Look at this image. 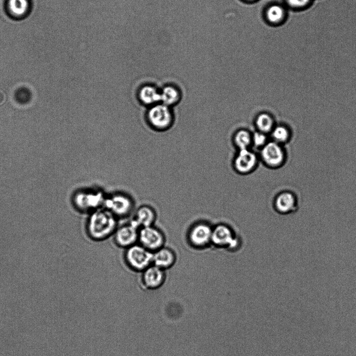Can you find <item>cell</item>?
<instances>
[{
    "label": "cell",
    "instance_id": "25",
    "mask_svg": "<svg viewBox=\"0 0 356 356\" xmlns=\"http://www.w3.org/2000/svg\"><path fill=\"white\" fill-rule=\"evenodd\" d=\"M246 1L253 2V1H255V0H246Z\"/></svg>",
    "mask_w": 356,
    "mask_h": 356
},
{
    "label": "cell",
    "instance_id": "22",
    "mask_svg": "<svg viewBox=\"0 0 356 356\" xmlns=\"http://www.w3.org/2000/svg\"><path fill=\"white\" fill-rule=\"evenodd\" d=\"M265 16L267 20L272 24L280 22L283 19L284 11L280 6L274 5L266 10Z\"/></svg>",
    "mask_w": 356,
    "mask_h": 356
},
{
    "label": "cell",
    "instance_id": "16",
    "mask_svg": "<svg viewBox=\"0 0 356 356\" xmlns=\"http://www.w3.org/2000/svg\"><path fill=\"white\" fill-rule=\"evenodd\" d=\"M156 218V212L153 208L148 205H143L137 209L132 221L140 229L154 225Z\"/></svg>",
    "mask_w": 356,
    "mask_h": 356
},
{
    "label": "cell",
    "instance_id": "10",
    "mask_svg": "<svg viewBox=\"0 0 356 356\" xmlns=\"http://www.w3.org/2000/svg\"><path fill=\"white\" fill-rule=\"evenodd\" d=\"M259 157L251 149L238 150L234 161L235 171L246 175L254 171L258 166Z\"/></svg>",
    "mask_w": 356,
    "mask_h": 356
},
{
    "label": "cell",
    "instance_id": "21",
    "mask_svg": "<svg viewBox=\"0 0 356 356\" xmlns=\"http://www.w3.org/2000/svg\"><path fill=\"white\" fill-rule=\"evenodd\" d=\"M234 144L238 150L251 149L253 146V134L245 129H240L234 134Z\"/></svg>",
    "mask_w": 356,
    "mask_h": 356
},
{
    "label": "cell",
    "instance_id": "18",
    "mask_svg": "<svg viewBox=\"0 0 356 356\" xmlns=\"http://www.w3.org/2000/svg\"><path fill=\"white\" fill-rule=\"evenodd\" d=\"M272 140L282 145L289 144L292 139V129L286 124H280L276 125L270 133Z\"/></svg>",
    "mask_w": 356,
    "mask_h": 356
},
{
    "label": "cell",
    "instance_id": "9",
    "mask_svg": "<svg viewBox=\"0 0 356 356\" xmlns=\"http://www.w3.org/2000/svg\"><path fill=\"white\" fill-rule=\"evenodd\" d=\"M165 241L164 233L154 225L142 227L139 230V244L152 253L164 246Z\"/></svg>",
    "mask_w": 356,
    "mask_h": 356
},
{
    "label": "cell",
    "instance_id": "15",
    "mask_svg": "<svg viewBox=\"0 0 356 356\" xmlns=\"http://www.w3.org/2000/svg\"><path fill=\"white\" fill-rule=\"evenodd\" d=\"M176 260L175 253L165 246L153 253V264L165 271L174 265Z\"/></svg>",
    "mask_w": 356,
    "mask_h": 356
},
{
    "label": "cell",
    "instance_id": "8",
    "mask_svg": "<svg viewBox=\"0 0 356 356\" xmlns=\"http://www.w3.org/2000/svg\"><path fill=\"white\" fill-rule=\"evenodd\" d=\"M134 203L129 196L122 194H115L106 198L103 208L109 210L117 218H124L130 215L133 210Z\"/></svg>",
    "mask_w": 356,
    "mask_h": 356
},
{
    "label": "cell",
    "instance_id": "12",
    "mask_svg": "<svg viewBox=\"0 0 356 356\" xmlns=\"http://www.w3.org/2000/svg\"><path fill=\"white\" fill-rule=\"evenodd\" d=\"M139 228L133 222L117 228L114 234L115 241L120 247L128 248L138 240Z\"/></svg>",
    "mask_w": 356,
    "mask_h": 356
},
{
    "label": "cell",
    "instance_id": "5",
    "mask_svg": "<svg viewBox=\"0 0 356 356\" xmlns=\"http://www.w3.org/2000/svg\"><path fill=\"white\" fill-rule=\"evenodd\" d=\"M240 242L234 230L225 224L213 226L211 245L218 248L234 252L238 248Z\"/></svg>",
    "mask_w": 356,
    "mask_h": 356
},
{
    "label": "cell",
    "instance_id": "11",
    "mask_svg": "<svg viewBox=\"0 0 356 356\" xmlns=\"http://www.w3.org/2000/svg\"><path fill=\"white\" fill-rule=\"evenodd\" d=\"M275 210L281 215H288L295 212L298 208L297 195L293 191L286 190L279 192L274 202Z\"/></svg>",
    "mask_w": 356,
    "mask_h": 356
},
{
    "label": "cell",
    "instance_id": "3",
    "mask_svg": "<svg viewBox=\"0 0 356 356\" xmlns=\"http://www.w3.org/2000/svg\"><path fill=\"white\" fill-rule=\"evenodd\" d=\"M212 229L213 226L204 221L194 223L188 231L189 244L198 250H203L211 245Z\"/></svg>",
    "mask_w": 356,
    "mask_h": 356
},
{
    "label": "cell",
    "instance_id": "14",
    "mask_svg": "<svg viewBox=\"0 0 356 356\" xmlns=\"http://www.w3.org/2000/svg\"><path fill=\"white\" fill-rule=\"evenodd\" d=\"M137 97L142 104L150 108L161 102V90L153 84H146L139 89Z\"/></svg>",
    "mask_w": 356,
    "mask_h": 356
},
{
    "label": "cell",
    "instance_id": "24",
    "mask_svg": "<svg viewBox=\"0 0 356 356\" xmlns=\"http://www.w3.org/2000/svg\"><path fill=\"white\" fill-rule=\"evenodd\" d=\"M289 4L295 8H301L307 5L310 0H287Z\"/></svg>",
    "mask_w": 356,
    "mask_h": 356
},
{
    "label": "cell",
    "instance_id": "6",
    "mask_svg": "<svg viewBox=\"0 0 356 356\" xmlns=\"http://www.w3.org/2000/svg\"><path fill=\"white\" fill-rule=\"evenodd\" d=\"M153 253L140 244L127 248L125 260L130 268L135 271L143 272L153 265Z\"/></svg>",
    "mask_w": 356,
    "mask_h": 356
},
{
    "label": "cell",
    "instance_id": "1",
    "mask_svg": "<svg viewBox=\"0 0 356 356\" xmlns=\"http://www.w3.org/2000/svg\"><path fill=\"white\" fill-rule=\"evenodd\" d=\"M86 228L88 236L93 240H103L114 235L117 218L109 210L101 208L91 212Z\"/></svg>",
    "mask_w": 356,
    "mask_h": 356
},
{
    "label": "cell",
    "instance_id": "19",
    "mask_svg": "<svg viewBox=\"0 0 356 356\" xmlns=\"http://www.w3.org/2000/svg\"><path fill=\"white\" fill-rule=\"evenodd\" d=\"M276 126L274 118L269 114L262 113L258 115L255 120V126L258 131L270 134Z\"/></svg>",
    "mask_w": 356,
    "mask_h": 356
},
{
    "label": "cell",
    "instance_id": "4",
    "mask_svg": "<svg viewBox=\"0 0 356 356\" xmlns=\"http://www.w3.org/2000/svg\"><path fill=\"white\" fill-rule=\"evenodd\" d=\"M260 158L267 167L276 169L286 164L288 153L283 146L271 140L260 150Z\"/></svg>",
    "mask_w": 356,
    "mask_h": 356
},
{
    "label": "cell",
    "instance_id": "2",
    "mask_svg": "<svg viewBox=\"0 0 356 356\" xmlns=\"http://www.w3.org/2000/svg\"><path fill=\"white\" fill-rule=\"evenodd\" d=\"M147 120L154 130L165 131L173 125L174 116L170 106L160 102L149 108L147 113Z\"/></svg>",
    "mask_w": 356,
    "mask_h": 356
},
{
    "label": "cell",
    "instance_id": "20",
    "mask_svg": "<svg viewBox=\"0 0 356 356\" xmlns=\"http://www.w3.org/2000/svg\"><path fill=\"white\" fill-rule=\"evenodd\" d=\"M7 5L9 12L15 17L25 16L30 9L29 0H8Z\"/></svg>",
    "mask_w": 356,
    "mask_h": 356
},
{
    "label": "cell",
    "instance_id": "7",
    "mask_svg": "<svg viewBox=\"0 0 356 356\" xmlns=\"http://www.w3.org/2000/svg\"><path fill=\"white\" fill-rule=\"evenodd\" d=\"M105 199L99 191H80L75 194L73 202L80 211L92 212L103 207Z\"/></svg>",
    "mask_w": 356,
    "mask_h": 356
},
{
    "label": "cell",
    "instance_id": "17",
    "mask_svg": "<svg viewBox=\"0 0 356 356\" xmlns=\"http://www.w3.org/2000/svg\"><path fill=\"white\" fill-rule=\"evenodd\" d=\"M182 97L181 90L173 85H167L161 90V102L171 108L181 101Z\"/></svg>",
    "mask_w": 356,
    "mask_h": 356
},
{
    "label": "cell",
    "instance_id": "23",
    "mask_svg": "<svg viewBox=\"0 0 356 356\" xmlns=\"http://www.w3.org/2000/svg\"><path fill=\"white\" fill-rule=\"evenodd\" d=\"M268 134L257 131L253 134V146L260 150L268 143Z\"/></svg>",
    "mask_w": 356,
    "mask_h": 356
},
{
    "label": "cell",
    "instance_id": "13",
    "mask_svg": "<svg viewBox=\"0 0 356 356\" xmlns=\"http://www.w3.org/2000/svg\"><path fill=\"white\" fill-rule=\"evenodd\" d=\"M166 278L165 270L153 264L143 271L141 280L147 289L156 290L163 286Z\"/></svg>",
    "mask_w": 356,
    "mask_h": 356
}]
</instances>
